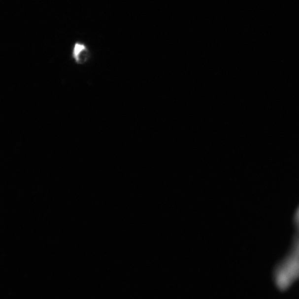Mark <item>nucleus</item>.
Listing matches in <instances>:
<instances>
[{
	"label": "nucleus",
	"instance_id": "nucleus-1",
	"mask_svg": "<svg viewBox=\"0 0 299 299\" xmlns=\"http://www.w3.org/2000/svg\"><path fill=\"white\" fill-rule=\"evenodd\" d=\"M276 276L279 282H288L299 276V233L294 236L291 250L277 267Z\"/></svg>",
	"mask_w": 299,
	"mask_h": 299
},
{
	"label": "nucleus",
	"instance_id": "nucleus-2",
	"mask_svg": "<svg viewBox=\"0 0 299 299\" xmlns=\"http://www.w3.org/2000/svg\"><path fill=\"white\" fill-rule=\"evenodd\" d=\"M72 57L76 64L83 65L86 63L89 58V52L86 44L76 42L73 48Z\"/></svg>",
	"mask_w": 299,
	"mask_h": 299
},
{
	"label": "nucleus",
	"instance_id": "nucleus-3",
	"mask_svg": "<svg viewBox=\"0 0 299 299\" xmlns=\"http://www.w3.org/2000/svg\"><path fill=\"white\" fill-rule=\"evenodd\" d=\"M293 224L297 231V233H299V206L297 208L295 213H294Z\"/></svg>",
	"mask_w": 299,
	"mask_h": 299
}]
</instances>
